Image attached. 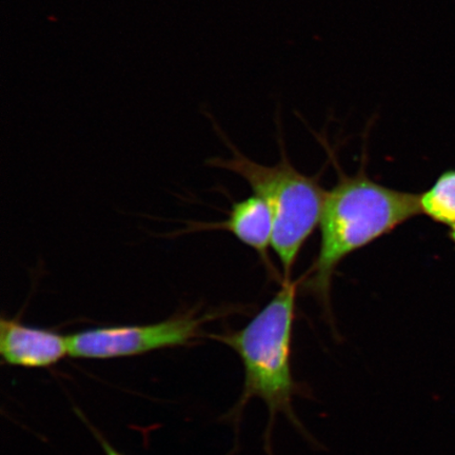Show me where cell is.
I'll return each instance as SVG.
<instances>
[{"label":"cell","instance_id":"obj_7","mask_svg":"<svg viewBox=\"0 0 455 455\" xmlns=\"http://www.w3.org/2000/svg\"><path fill=\"white\" fill-rule=\"evenodd\" d=\"M419 202L422 214L448 228L455 246V170L442 173L429 190L419 195Z\"/></svg>","mask_w":455,"mask_h":455},{"label":"cell","instance_id":"obj_6","mask_svg":"<svg viewBox=\"0 0 455 455\" xmlns=\"http://www.w3.org/2000/svg\"><path fill=\"white\" fill-rule=\"evenodd\" d=\"M185 229L171 233L178 236L189 233L208 230H224L232 233L238 241L254 250L271 266L268 258L269 247H272L275 221L269 204L259 196H249L240 202L232 204L228 218L220 223H202V221H184Z\"/></svg>","mask_w":455,"mask_h":455},{"label":"cell","instance_id":"obj_3","mask_svg":"<svg viewBox=\"0 0 455 455\" xmlns=\"http://www.w3.org/2000/svg\"><path fill=\"white\" fill-rule=\"evenodd\" d=\"M207 163L240 175L254 195L269 204L275 221L272 248L281 261L283 278L291 277L301 249L320 225L327 196L320 179L300 173L287 158L265 166L235 152L229 159L212 158Z\"/></svg>","mask_w":455,"mask_h":455},{"label":"cell","instance_id":"obj_5","mask_svg":"<svg viewBox=\"0 0 455 455\" xmlns=\"http://www.w3.org/2000/svg\"><path fill=\"white\" fill-rule=\"evenodd\" d=\"M70 355L69 335L28 326L19 318L0 320V356L5 365L50 368Z\"/></svg>","mask_w":455,"mask_h":455},{"label":"cell","instance_id":"obj_8","mask_svg":"<svg viewBox=\"0 0 455 455\" xmlns=\"http://www.w3.org/2000/svg\"><path fill=\"white\" fill-rule=\"evenodd\" d=\"M76 412L77 413L78 417L84 420V423L88 426V428L92 432L93 435L96 437V440H98L100 443V446L102 449H104L106 455H124L122 452H119L116 451V448H114L109 442L107 441L106 437L102 435L101 432L99 429H96L95 427L92 424H90L89 420L85 419L84 415L79 409H76Z\"/></svg>","mask_w":455,"mask_h":455},{"label":"cell","instance_id":"obj_1","mask_svg":"<svg viewBox=\"0 0 455 455\" xmlns=\"http://www.w3.org/2000/svg\"><path fill=\"white\" fill-rule=\"evenodd\" d=\"M299 282L283 278L281 288L263 309L240 330L207 334L240 356L243 367V391L226 419L238 431L244 409L250 401L259 398L268 409L264 439L267 455L273 453V431L276 418L283 415L304 439L316 443L315 437L294 411L295 397L312 398L309 386L299 382L292 370V339L297 312Z\"/></svg>","mask_w":455,"mask_h":455},{"label":"cell","instance_id":"obj_4","mask_svg":"<svg viewBox=\"0 0 455 455\" xmlns=\"http://www.w3.org/2000/svg\"><path fill=\"white\" fill-rule=\"evenodd\" d=\"M229 309L204 310L198 304L167 320L148 325H119L83 330L69 335L70 356L83 360H113L193 345L207 337L204 326L229 315Z\"/></svg>","mask_w":455,"mask_h":455},{"label":"cell","instance_id":"obj_2","mask_svg":"<svg viewBox=\"0 0 455 455\" xmlns=\"http://www.w3.org/2000/svg\"><path fill=\"white\" fill-rule=\"evenodd\" d=\"M422 214L419 195L391 189L370 179L365 170L340 175L327 192L320 220V250L305 278V289L328 316L335 271L347 256Z\"/></svg>","mask_w":455,"mask_h":455}]
</instances>
